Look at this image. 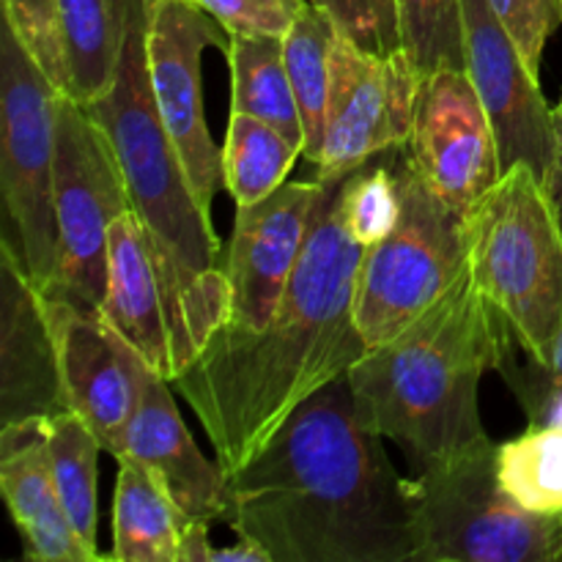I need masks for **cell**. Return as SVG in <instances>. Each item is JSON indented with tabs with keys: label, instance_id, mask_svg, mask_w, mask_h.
<instances>
[{
	"label": "cell",
	"instance_id": "cell-1",
	"mask_svg": "<svg viewBox=\"0 0 562 562\" xmlns=\"http://www.w3.org/2000/svg\"><path fill=\"white\" fill-rule=\"evenodd\" d=\"M340 181H327L300 267L269 324H223L170 382L195 412L225 475L256 459L311 395L346 376L368 351L355 324L366 245L346 223Z\"/></svg>",
	"mask_w": 562,
	"mask_h": 562
},
{
	"label": "cell",
	"instance_id": "cell-2",
	"mask_svg": "<svg viewBox=\"0 0 562 562\" xmlns=\"http://www.w3.org/2000/svg\"><path fill=\"white\" fill-rule=\"evenodd\" d=\"M362 426L349 373L228 475L225 525L272 562H417L409 477Z\"/></svg>",
	"mask_w": 562,
	"mask_h": 562
},
{
	"label": "cell",
	"instance_id": "cell-3",
	"mask_svg": "<svg viewBox=\"0 0 562 562\" xmlns=\"http://www.w3.org/2000/svg\"><path fill=\"white\" fill-rule=\"evenodd\" d=\"M514 333L472 274L459 278L349 371L362 426L393 439L412 470L486 437L481 382L516 355Z\"/></svg>",
	"mask_w": 562,
	"mask_h": 562
},
{
	"label": "cell",
	"instance_id": "cell-4",
	"mask_svg": "<svg viewBox=\"0 0 562 562\" xmlns=\"http://www.w3.org/2000/svg\"><path fill=\"white\" fill-rule=\"evenodd\" d=\"M148 0H137L104 97L88 104L119 157L132 214L146 234L176 318L195 357L231 316L223 241L201 206L154 104L146 66Z\"/></svg>",
	"mask_w": 562,
	"mask_h": 562
},
{
	"label": "cell",
	"instance_id": "cell-5",
	"mask_svg": "<svg viewBox=\"0 0 562 562\" xmlns=\"http://www.w3.org/2000/svg\"><path fill=\"white\" fill-rule=\"evenodd\" d=\"M467 272L541 366L562 327V223L541 176L519 162L464 214Z\"/></svg>",
	"mask_w": 562,
	"mask_h": 562
},
{
	"label": "cell",
	"instance_id": "cell-6",
	"mask_svg": "<svg viewBox=\"0 0 562 562\" xmlns=\"http://www.w3.org/2000/svg\"><path fill=\"white\" fill-rule=\"evenodd\" d=\"M499 442L483 437L409 477L417 562H560L562 514H536L499 483Z\"/></svg>",
	"mask_w": 562,
	"mask_h": 562
},
{
	"label": "cell",
	"instance_id": "cell-7",
	"mask_svg": "<svg viewBox=\"0 0 562 562\" xmlns=\"http://www.w3.org/2000/svg\"><path fill=\"white\" fill-rule=\"evenodd\" d=\"M58 88L3 22L0 33V192L5 234L44 296L58 272L55 99Z\"/></svg>",
	"mask_w": 562,
	"mask_h": 562
},
{
	"label": "cell",
	"instance_id": "cell-8",
	"mask_svg": "<svg viewBox=\"0 0 562 562\" xmlns=\"http://www.w3.org/2000/svg\"><path fill=\"white\" fill-rule=\"evenodd\" d=\"M401 214L390 234L366 247L357 278L355 324L368 349L395 338L464 269V214L439 198L412 168L398 162Z\"/></svg>",
	"mask_w": 562,
	"mask_h": 562
},
{
	"label": "cell",
	"instance_id": "cell-9",
	"mask_svg": "<svg viewBox=\"0 0 562 562\" xmlns=\"http://www.w3.org/2000/svg\"><path fill=\"white\" fill-rule=\"evenodd\" d=\"M132 212L119 157L91 113L75 99H55V225L58 272L47 296L99 311L108 289L110 228Z\"/></svg>",
	"mask_w": 562,
	"mask_h": 562
},
{
	"label": "cell",
	"instance_id": "cell-10",
	"mask_svg": "<svg viewBox=\"0 0 562 562\" xmlns=\"http://www.w3.org/2000/svg\"><path fill=\"white\" fill-rule=\"evenodd\" d=\"M228 44L231 33L198 0H148V86L187 179L209 214L223 184V148L206 126L201 66L206 49L228 53Z\"/></svg>",
	"mask_w": 562,
	"mask_h": 562
},
{
	"label": "cell",
	"instance_id": "cell-11",
	"mask_svg": "<svg viewBox=\"0 0 562 562\" xmlns=\"http://www.w3.org/2000/svg\"><path fill=\"white\" fill-rule=\"evenodd\" d=\"M420 82L406 49L373 53L338 31L316 179H346L376 154L406 146Z\"/></svg>",
	"mask_w": 562,
	"mask_h": 562
},
{
	"label": "cell",
	"instance_id": "cell-12",
	"mask_svg": "<svg viewBox=\"0 0 562 562\" xmlns=\"http://www.w3.org/2000/svg\"><path fill=\"white\" fill-rule=\"evenodd\" d=\"M404 148L423 181L459 212H467L505 173L488 110L461 66H439L423 75Z\"/></svg>",
	"mask_w": 562,
	"mask_h": 562
},
{
	"label": "cell",
	"instance_id": "cell-13",
	"mask_svg": "<svg viewBox=\"0 0 562 562\" xmlns=\"http://www.w3.org/2000/svg\"><path fill=\"white\" fill-rule=\"evenodd\" d=\"M44 302L64 406L88 423L104 453L121 459L148 366L97 311L64 296Z\"/></svg>",
	"mask_w": 562,
	"mask_h": 562
},
{
	"label": "cell",
	"instance_id": "cell-14",
	"mask_svg": "<svg viewBox=\"0 0 562 562\" xmlns=\"http://www.w3.org/2000/svg\"><path fill=\"white\" fill-rule=\"evenodd\" d=\"M327 181H285L252 206H236L234 234L225 247L231 316L225 324L261 329L278 311L305 250L313 212Z\"/></svg>",
	"mask_w": 562,
	"mask_h": 562
},
{
	"label": "cell",
	"instance_id": "cell-15",
	"mask_svg": "<svg viewBox=\"0 0 562 562\" xmlns=\"http://www.w3.org/2000/svg\"><path fill=\"white\" fill-rule=\"evenodd\" d=\"M467 75L488 110L503 170L525 162L543 176L554 143V108L488 0H461Z\"/></svg>",
	"mask_w": 562,
	"mask_h": 562
},
{
	"label": "cell",
	"instance_id": "cell-16",
	"mask_svg": "<svg viewBox=\"0 0 562 562\" xmlns=\"http://www.w3.org/2000/svg\"><path fill=\"white\" fill-rule=\"evenodd\" d=\"M97 313L168 382L179 379L195 360L146 234L132 212L121 214L110 228L108 289Z\"/></svg>",
	"mask_w": 562,
	"mask_h": 562
},
{
	"label": "cell",
	"instance_id": "cell-17",
	"mask_svg": "<svg viewBox=\"0 0 562 562\" xmlns=\"http://www.w3.org/2000/svg\"><path fill=\"white\" fill-rule=\"evenodd\" d=\"M44 294L9 236L0 245V426L64 412Z\"/></svg>",
	"mask_w": 562,
	"mask_h": 562
},
{
	"label": "cell",
	"instance_id": "cell-18",
	"mask_svg": "<svg viewBox=\"0 0 562 562\" xmlns=\"http://www.w3.org/2000/svg\"><path fill=\"white\" fill-rule=\"evenodd\" d=\"M173 384L148 368L140 404L126 428L124 456L165 483L190 521L217 525L228 508V475L217 459H206L192 439L170 393Z\"/></svg>",
	"mask_w": 562,
	"mask_h": 562
},
{
	"label": "cell",
	"instance_id": "cell-19",
	"mask_svg": "<svg viewBox=\"0 0 562 562\" xmlns=\"http://www.w3.org/2000/svg\"><path fill=\"white\" fill-rule=\"evenodd\" d=\"M0 492L33 562L108 560L80 538L60 503L49 461L47 417L0 426Z\"/></svg>",
	"mask_w": 562,
	"mask_h": 562
},
{
	"label": "cell",
	"instance_id": "cell-20",
	"mask_svg": "<svg viewBox=\"0 0 562 562\" xmlns=\"http://www.w3.org/2000/svg\"><path fill=\"white\" fill-rule=\"evenodd\" d=\"M113 499L115 562H181L190 519L154 472L121 456Z\"/></svg>",
	"mask_w": 562,
	"mask_h": 562
},
{
	"label": "cell",
	"instance_id": "cell-21",
	"mask_svg": "<svg viewBox=\"0 0 562 562\" xmlns=\"http://www.w3.org/2000/svg\"><path fill=\"white\" fill-rule=\"evenodd\" d=\"M137 0H58L66 97L88 108L110 91Z\"/></svg>",
	"mask_w": 562,
	"mask_h": 562
},
{
	"label": "cell",
	"instance_id": "cell-22",
	"mask_svg": "<svg viewBox=\"0 0 562 562\" xmlns=\"http://www.w3.org/2000/svg\"><path fill=\"white\" fill-rule=\"evenodd\" d=\"M231 113H245L289 135L305 151V126L285 66L283 36L231 33Z\"/></svg>",
	"mask_w": 562,
	"mask_h": 562
},
{
	"label": "cell",
	"instance_id": "cell-23",
	"mask_svg": "<svg viewBox=\"0 0 562 562\" xmlns=\"http://www.w3.org/2000/svg\"><path fill=\"white\" fill-rule=\"evenodd\" d=\"M340 25L305 0L283 36L285 66H289L291 86L300 104L302 126H305V151L302 157L316 165L322 154L324 124H327L329 86H333V47Z\"/></svg>",
	"mask_w": 562,
	"mask_h": 562
},
{
	"label": "cell",
	"instance_id": "cell-24",
	"mask_svg": "<svg viewBox=\"0 0 562 562\" xmlns=\"http://www.w3.org/2000/svg\"><path fill=\"white\" fill-rule=\"evenodd\" d=\"M302 148L274 126L231 113L223 146V184L236 206H252L285 184Z\"/></svg>",
	"mask_w": 562,
	"mask_h": 562
},
{
	"label": "cell",
	"instance_id": "cell-25",
	"mask_svg": "<svg viewBox=\"0 0 562 562\" xmlns=\"http://www.w3.org/2000/svg\"><path fill=\"white\" fill-rule=\"evenodd\" d=\"M47 442L55 486L66 516L86 547L97 552V464L99 453H104L102 442L88 423L69 409L47 417Z\"/></svg>",
	"mask_w": 562,
	"mask_h": 562
},
{
	"label": "cell",
	"instance_id": "cell-26",
	"mask_svg": "<svg viewBox=\"0 0 562 562\" xmlns=\"http://www.w3.org/2000/svg\"><path fill=\"white\" fill-rule=\"evenodd\" d=\"M505 492L536 514H562V420L530 426L497 450Z\"/></svg>",
	"mask_w": 562,
	"mask_h": 562
},
{
	"label": "cell",
	"instance_id": "cell-27",
	"mask_svg": "<svg viewBox=\"0 0 562 562\" xmlns=\"http://www.w3.org/2000/svg\"><path fill=\"white\" fill-rule=\"evenodd\" d=\"M401 47L423 75L439 66H461L464 58V11L461 0H395Z\"/></svg>",
	"mask_w": 562,
	"mask_h": 562
},
{
	"label": "cell",
	"instance_id": "cell-28",
	"mask_svg": "<svg viewBox=\"0 0 562 562\" xmlns=\"http://www.w3.org/2000/svg\"><path fill=\"white\" fill-rule=\"evenodd\" d=\"M3 22L31 53L38 69L64 93L66 58L60 42L58 0H3Z\"/></svg>",
	"mask_w": 562,
	"mask_h": 562
},
{
	"label": "cell",
	"instance_id": "cell-29",
	"mask_svg": "<svg viewBox=\"0 0 562 562\" xmlns=\"http://www.w3.org/2000/svg\"><path fill=\"white\" fill-rule=\"evenodd\" d=\"M327 11L340 31L373 53H395L401 47V22L395 0H311Z\"/></svg>",
	"mask_w": 562,
	"mask_h": 562
},
{
	"label": "cell",
	"instance_id": "cell-30",
	"mask_svg": "<svg viewBox=\"0 0 562 562\" xmlns=\"http://www.w3.org/2000/svg\"><path fill=\"white\" fill-rule=\"evenodd\" d=\"M527 66L541 77V60L547 42L562 25V0H488Z\"/></svg>",
	"mask_w": 562,
	"mask_h": 562
},
{
	"label": "cell",
	"instance_id": "cell-31",
	"mask_svg": "<svg viewBox=\"0 0 562 562\" xmlns=\"http://www.w3.org/2000/svg\"><path fill=\"white\" fill-rule=\"evenodd\" d=\"M228 33L285 36L305 0H198Z\"/></svg>",
	"mask_w": 562,
	"mask_h": 562
},
{
	"label": "cell",
	"instance_id": "cell-32",
	"mask_svg": "<svg viewBox=\"0 0 562 562\" xmlns=\"http://www.w3.org/2000/svg\"><path fill=\"white\" fill-rule=\"evenodd\" d=\"M499 376L510 384L516 398L521 401L527 417H530V426L541 420L543 412L549 409V404H552L558 395H562V327L558 338H554L552 349H549V357L541 366L530 362V366L525 368L516 362L514 355L503 366Z\"/></svg>",
	"mask_w": 562,
	"mask_h": 562
},
{
	"label": "cell",
	"instance_id": "cell-33",
	"mask_svg": "<svg viewBox=\"0 0 562 562\" xmlns=\"http://www.w3.org/2000/svg\"><path fill=\"white\" fill-rule=\"evenodd\" d=\"M543 187H547L549 198H552L558 217L562 223V99L554 104V143H552V157H549L547 170L541 176Z\"/></svg>",
	"mask_w": 562,
	"mask_h": 562
},
{
	"label": "cell",
	"instance_id": "cell-34",
	"mask_svg": "<svg viewBox=\"0 0 562 562\" xmlns=\"http://www.w3.org/2000/svg\"><path fill=\"white\" fill-rule=\"evenodd\" d=\"M209 562H272V560H269V554L263 552L261 547L239 538L234 547L212 549V558H209Z\"/></svg>",
	"mask_w": 562,
	"mask_h": 562
}]
</instances>
